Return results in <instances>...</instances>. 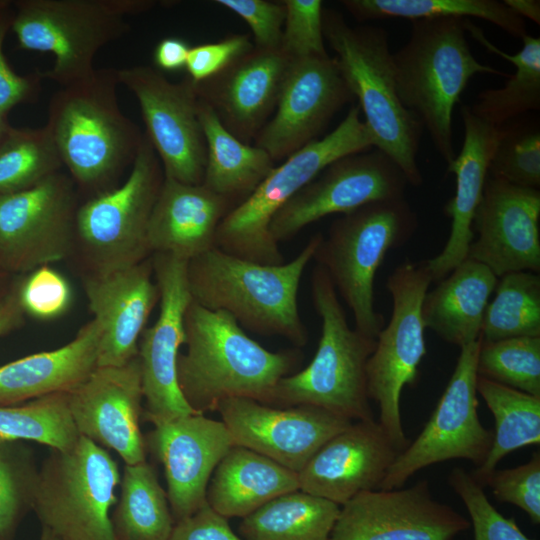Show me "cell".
<instances>
[{"mask_svg": "<svg viewBox=\"0 0 540 540\" xmlns=\"http://www.w3.org/2000/svg\"><path fill=\"white\" fill-rule=\"evenodd\" d=\"M76 186L58 171L0 195V264L13 276L66 259L76 242Z\"/></svg>", "mask_w": 540, "mask_h": 540, "instance_id": "5bb4252c", "label": "cell"}, {"mask_svg": "<svg viewBox=\"0 0 540 540\" xmlns=\"http://www.w3.org/2000/svg\"><path fill=\"white\" fill-rule=\"evenodd\" d=\"M186 350L177 359L180 390L197 413L216 411L224 400L265 403L283 377L298 366V351L272 352L249 337L227 312L192 300L184 315Z\"/></svg>", "mask_w": 540, "mask_h": 540, "instance_id": "6da1fadb", "label": "cell"}, {"mask_svg": "<svg viewBox=\"0 0 540 540\" xmlns=\"http://www.w3.org/2000/svg\"><path fill=\"white\" fill-rule=\"evenodd\" d=\"M489 175L510 184L539 189V121L526 115L498 127V139L489 165Z\"/></svg>", "mask_w": 540, "mask_h": 540, "instance_id": "b9f144b4", "label": "cell"}, {"mask_svg": "<svg viewBox=\"0 0 540 540\" xmlns=\"http://www.w3.org/2000/svg\"><path fill=\"white\" fill-rule=\"evenodd\" d=\"M323 239L314 234L289 262L260 264L217 247L188 261L192 300L230 314L242 328L264 336H280L296 347L308 341L298 310V289L304 270Z\"/></svg>", "mask_w": 540, "mask_h": 540, "instance_id": "3957f363", "label": "cell"}, {"mask_svg": "<svg viewBox=\"0 0 540 540\" xmlns=\"http://www.w3.org/2000/svg\"><path fill=\"white\" fill-rule=\"evenodd\" d=\"M143 399L138 356L122 366L97 367L68 393L70 413L80 436L115 451L125 465L146 461L140 429Z\"/></svg>", "mask_w": 540, "mask_h": 540, "instance_id": "44dd1931", "label": "cell"}, {"mask_svg": "<svg viewBox=\"0 0 540 540\" xmlns=\"http://www.w3.org/2000/svg\"><path fill=\"white\" fill-rule=\"evenodd\" d=\"M467 518L436 500L426 479L362 492L340 506L329 540H454Z\"/></svg>", "mask_w": 540, "mask_h": 540, "instance_id": "ac0fdd59", "label": "cell"}, {"mask_svg": "<svg viewBox=\"0 0 540 540\" xmlns=\"http://www.w3.org/2000/svg\"><path fill=\"white\" fill-rule=\"evenodd\" d=\"M460 114L464 128L462 147L447 164V173L455 176V194L443 209L451 218V230L442 251L424 261L432 282L443 279L467 258L474 239L473 220L498 139V127L476 116L469 105H462Z\"/></svg>", "mask_w": 540, "mask_h": 540, "instance_id": "4316f807", "label": "cell"}, {"mask_svg": "<svg viewBox=\"0 0 540 540\" xmlns=\"http://www.w3.org/2000/svg\"><path fill=\"white\" fill-rule=\"evenodd\" d=\"M118 79L137 99L144 134L159 157L164 177L202 184L207 148L196 84L189 78L171 82L147 65L118 69Z\"/></svg>", "mask_w": 540, "mask_h": 540, "instance_id": "9a60e30c", "label": "cell"}, {"mask_svg": "<svg viewBox=\"0 0 540 540\" xmlns=\"http://www.w3.org/2000/svg\"><path fill=\"white\" fill-rule=\"evenodd\" d=\"M188 260L164 253L152 258L159 288V315L144 329L138 343L143 398V417L153 425L195 412L185 400L177 378V359L184 344V315L192 302Z\"/></svg>", "mask_w": 540, "mask_h": 540, "instance_id": "2e32d148", "label": "cell"}, {"mask_svg": "<svg viewBox=\"0 0 540 540\" xmlns=\"http://www.w3.org/2000/svg\"><path fill=\"white\" fill-rule=\"evenodd\" d=\"M540 190L510 184L488 175L473 220L467 258L488 267L496 277L540 271Z\"/></svg>", "mask_w": 540, "mask_h": 540, "instance_id": "7402d4cb", "label": "cell"}, {"mask_svg": "<svg viewBox=\"0 0 540 540\" xmlns=\"http://www.w3.org/2000/svg\"><path fill=\"white\" fill-rule=\"evenodd\" d=\"M291 59L281 49L253 48L223 72L196 84L222 124L249 144L275 110Z\"/></svg>", "mask_w": 540, "mask_h": 540, "instance_id": "484cf974", "label": "cell"}, {"mask_svg": "<svg viewBox=\"0 0 540 540\" xmlns=\"http://www.w3.org/2000/svg\"><path fill=\"white\" fill-rule=\"evenodd\" d=\"M431 283L424 261L403 262L389 275L391 316L378 333L366 366L368 397L378 404V422L400 451L410 442L402 425L400 398L405 386L416 385L426 354L421 309Z\"/></svg>", "mask_w": 540, "mask_h": 540, "instance_id": "7c38bea8", "label": "cell"}, {"mask_svg": "<svg viewBox=\"0 0 540 540\" xmlns=\"http://www.w3.org/2000/svg\"><path fill=\"white\" fill-rule=\"evenodd\" d=\"M198 117L207 148L202 184L231 202H242L272 171L274 161L262 148L234 136L200 97Z\"/></svg>", "mask_w": 540, "mask_h": 540, "instance_id": "1f68e13d", "label": "cell"}, {"mask_svg": "<svg viewBox=\"0 0 540 540\" xmlns=\"http://www.w3.org/2000/svg\"><path fill=\"white\" fill-rule=\"evenodd\" d=\"M448 484L467 509L474 540H533L522 532L514 518H506L490 503L484 487L471 473L454 467Z\"/></svg>", "mask_w": 540, "mask_h": 540, "instance_id": "ee69618b", "label": "cell"}, {"mask_svg": "<svg viewBox=\"0 0 540 540\" xmlns=\"http://www.w3.org/2000/svg\"><path fill=\"white\" fill-rule=\"evenodd\" d=\"M80 437L68 393L42 396L24 405L0 406V440L33 441L50 449L68 450Z\"/></svg>", "mask_w": 540, "mask_h": 540, "instance_id": "f35d334b", "label": "cell"}, {"mask_svg": "<svg viewBox=\"0 0 540 540\" xmlns=\"http://www.w3.org/2000/svg\"><path fill=\"white\" fill-rule=\"evenodd\" d=\"M155 4L152 0H20L11 29L19 48L54 55L43 79L66 87L89 78L96 70L97 52L130 32L127 16Z\"/></svg>", "mask_w": 540, "mask_h": 540, "instance_id": "9c48e42d", "label": "cell"}, {"mask_svg": "<svg viewBox=\"0 0 540 540\" xmlns=\"http://www.w3.org/2000/svg\"><path fill=\"white\" fill-rule=\"evenodd\" d=\"M62 167L46 126H9L0 139V195L27 190Z\"/></svg>", "mask_w": 540, "mask_h": 540, "instance_id": "ab89813d", "label": "cell"}, {"mask_svg": "<svg viewBox=\"0 0 540 540\" xmlns=\"http://www.w3.org/2000/svg\"><path fill=\"white\" fill-rule=\"evenodd\" d=\"M38 470L26 444L0 440V540H12L23 517L32 510Z\"/></svg>", "mask_w": 540, "mask_h": 540, "instance_id": "7bdbcfd3", "label": "cell"}, {"mask_svg": "<svg viewBox=\"0 0 540 540\" xmlns=\"http://www.w3.org/2000/svg\"><path fill=\"white\" fill-rule=\"evenodd\" d=\"M253 48L248 34H232L218 42L192 46L185 65L188 78L195 84L210 80Z\"/></svg>", "mask_w": 540, "mask_h": 540, "instance_id": "681fc988", "label": "cell"}, {"mask_svg": "<svg viewBox=\"0 0 540 540\" xmlns=\"http://www.w3.org/2000/svg\"><path fill=\"white\" fill-rule=\"evenodd\" d=\"M495 499L517 506L533 524L540 523V454L514 468L495 469L485 482Z\"/></svg>", "mask_w": 540, "mask_h": 540, "instance_id": "7dc6e473", "label": "cell"}, {"mask_svg": "<svg viewBox=\"0 0 540 540\" xmlns=\"http://www.w3.org/2000/svg\"><path fill=\"white\" fill-rule=\"evenodd\" d=\"M503 2L522 19L525 17L538 25L540 24L539 0H504Z\"/></svg>", "mask_w": 540, "mask_h": 540, "instance_id": "11a10c76", "label": "cell"}, {"mask_svg": "<svg viewBox=\"0 0 540 540\" xmlns=\"http://www.w3.org/2000/svg\"><path fill=\"white\" fill-rule=\"evenodd\" d=\"M481 338L460 347L452 376L419 435L399 453L380 489L404 487L416 472L451 459L485 461L493 431L480 421L477 407V357Z\"/></svg>", "mask_w": 540, "mask_h": 540, "instance_id": "4fadbf2b", "label": "cell"}, {"mask_svg": "<svg viewBox=\"0 0 540 540\" xmlns=\"http://www.w3.org/2000/svg\"><path fill=\"white\" fill-rule=\"evenodd\" d=\"M466 33L464 19L413 20L408 41L393 53L400 101L420 120L446 164L456 156L452 116L468 82L476 74L508 76L475 58Z\"/></svg>", "mask_w": 540, "mask_h": 540, "instance_id": "5b68a950", "label": "cell"}, {"mask_svg": "<svg viewBox=\"0 0 540 540\" xmlns=\"http://www.w3.org/2000/svg\"><path fill=\"white\" fill-rule=\"evenodd\" d=\"M12 277L13 275L7 272L0 264V304L5 299L12 287L14 281V278Z\"/></svg>", "mask_w": 540, "mask_h": 540, "instance_id": "9f6ffc18", "label": "cell"}, {"mask_svg": "<svg viewBox=\"0 0 540 540\" xmlns=\"http://www.w3.org/2000/svg\"><path fill=\"white\" fill-rule=\"evenodd\" d=\"M354 100L334 57L291 59L274 114L256 146L282 160L317 139L334 115Z\"/></svg>", "mask_w": 540, "mask_h": 540, "instance_id": "d6986e66", "label": "cell"}, {"mask_svg": "<svg viewBox=\"0 0 540 540\" xmlns=\"http://www.w3.org/2000/svg\"><path fill=\"white\" fill-rule=\"evenodd\" d=\"M168 540H245L208 504L175 523Z\"/></svg>", "mask_w": 540, "mask_h": 540, "instance_id": "816d5d0a", "label": "cell"}, {"mask_svg": "<svg viewBox=\"0 0 540 540\" xmlns=\"http://www.w3.org/2000/svg\"><path fill=\"white\" fill-rule=\"evenodd\" d=\"M340 506L301 490L285 493L242 518L245 540H329Z\"/></svg>", "mask_w": 540, "mask_h": 540, "instance_id": "836d02e7", "label": "cell"}, {"mask_svg": "<svg viewBox=\"0 0 540 540\" xmlns=\"http://www.w3.org/2000/svg\"><path fill=\"white\" fill-rule=\"evenodd\" d=\"M353 104L338 126L292 155L235 205L221 221L216 235L220 250L260 264L283 263L279 244L269 226L274 215L326 167L345 156L373 147L371 135Z\"/></svg>", "mask_w": 540, "mask_h": 540, "instance_id": "52a82bcc", "label": "cell"}, {"mask_svg": "<svg viewBox=\"0 0 540 540\" xmlns=\"http://www.w3.org/2000/svg\"><path fill=\"white\" fill-rule=\"evenodd\" d=\"M477 394L495 421L491 448L483 464L473 472L483 487L497 464L509 453L540 442V397L478 376Z\"/></svg>", "mask_w": 540, "mask_h": 540, "instance_id": "e575fe53", "label": "cell"}, {"mask_svg": "<svg viewBox=\"0 0 540 540\" xmlns=\"http://www.w3.org/2000/svg\"><path fill=\"white\" fill-rule=\"evenodd\" d=\"M3 12H0V113L6 116L16 105L36 99L43 76L39 72L18 75L7 63L3 42L11 27L12 18H7Z\"/></svg>", "mask_w": 540, "mask_h": 540, "instance_id": "f907efd6", "label": "cell"}, {"mask_svg": "<svg viewBox=\"0 0 540 540\" xmlns=\"http://www.w3.org/2000/svg\"><path fill=\"white\" fill-rule=\"evenodd\" d=\"M203 184L164 177L147 232L151 253L190 260L216 247L218 227L234 207Z\"/></svg>", "mask_w": 540, "mask_h": 540, "instance_id": "83f0119b", "label": "cell"}, {"mask_svg": "<svg viewBox=\"0 0 540 540\" xmlns=\"http://www.w3.org/2000/svg\"><path fill=\"white\" fill-rule=\"evenodd\" d=\"M497 282L488 267L466 258L426 292L421 309L425 328L459 347L478 340Z\"/></svg>", "mask_w": 540, "mask_h": 540, "instance_id": "f546056e", "label": "cell"}, {"mask_svg": "<svg viewBox=\"0 0 540 540\" xmlns=\"http://www.w3.org/2000/svg\"><path fill=\"white\" fill-rule=\"evenodd\" d=\"M401 451L378 421H353L331 437L298 473L299 490L342 506L380 489Z\"/></svg>", "mask_w": 540, "mask_h": 540, "instance_id": "cb8c5ba5", "label": "cell"}, {"mask_svg": "<svg viewBox=\"0 0 540 540\" xmlns=\"http://www.w3.org/2000/svg\"><path fill=\"white\" fill-rule=\"evenodd\" d=\"M120 481L107 449L81 436L40 465L32 510L59 540H114L110 510Z\"/></svg>", "mask_w": 540, "mask_h": 540, "instance_id": "30bf717a", "label": "cell"}, {"mask_svg": "<svg viewBox=\"0 0 540 540\" xmlns=\"http://www.w3.org/2000/svg\"><path fill=\"white\" fill-rule=\"evenodd\" d=\"M8 127L6 116L0 113V139Z\"/></svg>", "mask_w": 540, "mask_h": 540, "instance_id": "680465c9", "label": "cell"}, {"mask_svg": "<svg viewBox=\"0 0 540 540\" xmlns=\"http://www.w3.org/2000/svg\"><path fill=\"white\" fill-rule=\"evenodd\" d=\"M100 328L92 319L67 344L0 366V406L69 393L97 368Z\"/></svg>", "mask_w": 540, "mask_h": 540, "instance_id": "f1b7e54d", "label": "cell"}, {"mask_svg": "<svg viewBox=\"0 0 540 540\" xmlns=\"http://www.w3.org/2000/svg\"><path fill=\"white\" fill-rule=\"evenodd\" d=\"M118 69L102 68L61 87L50 99L45 125L63 166L89 198L116 187L132 166L143 133L120 109Z\"/></svg>", "mask_w": 540, "mask_h": 540, "instance_id": "7a4b0ae2", "label": "cell"}, {"mask_svg": "<svg viewBox=\"0 0 540 540\" xmlns=\"http://www.w3.org/2000/svg\"><path fill=\"white\" fill-rule=\"evenodd\" d=\"M38 540H59L49 529L42 527Z\"/></svg>", "mask_w": 540, "mask_h": 540, "instance_id": "6f0895ef", "label": "cell"}, {"mask_svg": "<svg viewBox=\"0 0 540 540\" xmlns=\"http://www.w3.org/2000/svg\"><path fill=\"white\" fill-rule=\"evenodd\" d=\"M341 4L360 22L402 18L418 19L480 18L513 37L527 34L524 19L498 0H344Z\"/></svg>", "mask_w": 540, "mask_h": 540, "instance_id": "8d00e7d4", "label": "cell"}, {"mask_svg": "<svg viewBox=\"0 0 540 540\" xmlns=\"http://www.w3.org/2000/svg\"><path fill=\"white\" fill-rule=\"evenodd\" d=\"M163 180L159 157L143 133L125 181L79 205L76 240L92 273H107L148 259V225Z\"/></svg>", "mask_w": 540, "mask_h": 540, "instance_id": "8fae6325", "label": "cell"}, {"mask_svg": "<svg viewBox=\"0 0 540 540\" xmlns=\"http://www.w3.org/2000/svg\"><path fill=\"white\" fill-rule=\"evenodd\" d=\"M111 524L114 540H168L175 521L167 493L147 461L124 466Z\"/></svg>", "mask_w": 540, "mask_h": 540, "instance_id": "d590c367", "label": "cell"}, {"mask_svg": "<svg viewBox=\"0 0 540 540\" xmlns=\"http://www.w3.org/2000/svg\"><path fill=\"white\" fill-rule=\"evenodd\" d=\"M418 216L405 197L365 204L337 218L313 259L352 311L355 329L376 338L384 327L374 304L376 273L390 250L406 244Z\"/></svg>", "mask_w": 540, "mask_h": 540, "instance_id": "ba28073f", "label": "cell"}, {"mask_svg": "<svg viewBox=\"0 0 540 540\" xmlns=\"http://www.w3.org/2000/svg\"><path fill=\"white\" fill-rule=\"evenodd\" d=\"M24 316L25 313L19 302L16 276L9 293L0 304V337L22 325Z\"/></svg>", "mask_w": 540, "mask_h": 540, "instance_id": "db71d44e", "label": "cell"}, {"mask_svg": "<svg viewBox=\"0 0 540 540\" xmlns=\"http://www.w3.org/2000/svg\"><path fill=\"white\" fill-rule=\"evenodd\" d=\"M145 445L162 463L175 523L207 504L212 474L236 445L222 421L193 413L157 425Z\"/></svg>", "mask_w": 540, "mask_h": 540, "instance_id": "603a6c76", "label": "cell"}, {"mask_svg": "<svg viewBox=\"0 0 540 540\" xmlns=\"http://www.w3.org/2000/svg\"><path fill=\"white\" fill-rule=\"evenodd\" d=\"M407 185L401 169L376 148L345 156L326 167L274 215L270 234L279 244L325 216L405 197Z\"/></svg>", "mask_w": 540, "mask_h": 540, "instance_id": "e0dca14e", "label": "cell"}, {"mask_svg": "<svg viewBox=\"0 0 540 540\" xmlns=\"http://www.w3.org/2000/svg\"><path fill=\"white\" fill-rule=\"evenodd\" d=\"M216 411L236 445L296 473L324 443L353 422L314 406L277 407L246 397L224 400Z\"/></svg>", "mask_w": 540, "mask_h": 540, "instance_id": "ffe728a7", "label": "cell"}, {"mask_svg": "<svg viewBox=\"0 0 540 540\" xmlns=\"http://www.w3.org/2000/svg\"><path fill=\"white\" fill-rule=\"evenodd\" d=\"M18 297L25 313L35 319L52 320L65 314L73 301L68 280L49 265L17 276Z\"/></svg>", "mask_w": 540, "mask_h": 540, "instance_id": "f6af8a7d", "label": "cell"}, {"mask_svg": "<svg viewBox=\"0 0 540 540\" xmlns=\"http://www.w3.org/2000/svg\"><path fill=\"white\" fill-rule=\"evenodd\" d=\"M477 374L540 397V337L521 336L497 341L481 339Z\"/></svg>", "mask_w": 540, "mask_h": 540, "instance_id": "60d3db41", "label": "cell"}, {"mask_svg": "<svg viewBox=\"0 0 540 540\" xmlns=\"http://www.w3.org/2000/svg\"><path fill=\"white\" fill-rule=\"evenodd\" d=\"M311 297L321 319L315 355L304 369L280 379L264 404L309 405L351 421L375 419L366 366L376 338L349 326L333 283L319 265L312 272Z\"/></svg>", "mask_w": 540, "mask_h": 540, "instance_id": "8992f818", "label": "cell"}, {"mask_svg": "<svg viewBox=\"0 0 540 540\" xmlns=\"http://www.w3.org/2000/svg\"><path fill=\"white\" fill-rule=\"evenodd\" d=\"M299 490L298 473L243 446L234 445L215 468L207 504L226 518H244L271 500Z\"/></svg>", "mask_w": 540, "mask_h": 540, "instance_id": "4dcf8cb0", "label": "cell"}, {"mask_svg": "<svg viewBox=\"0 0 540 540\" xmlns=\"http://www.w3.org/2000/svg\"><path fill=\"white\" fill-rule=\"evenodd\" d=\"M495 296L486 307L481 325L483 341L512 337H540V276L530 271L510 272L498 278Z\"/></svg>", "mask_w": 540, "mask_h": 540, "instance_id": "74e56055", "label": "cell"}, {"mask_svg": "<svg viewBox=\"0 0 540 540\" xmlns=\"http://www.w3.org/2000/svg\"><path fill=\"white\" fill-rule=\"evenodd\" d=\"M281 51L290 59L328 55L321 0H284Z\"/></svg>", "mask_w": 540, "mask_h": 540, "instance_id": "bcb514c9", "label": "cell"}, {"mask_svg": "<svg viewBox=\"0 0 540 540\" xmlns=\"http://www.w3.org/2000/svg\"><path fill=\"white\" fill-rule=\"evenodd\" d=\"M323 34L358 100L373 147L401 169L408 185L420 186L423 176L417 156L424 128L398 96L388 32L375 25L352 27L340 12L323 9Z\"/></svg>", "mask_w": 540, "mask_h": 540, "instance_id": "277c9868", "label": "cell"}, {"mask_svg": "<svg viewBox=\"0 0 540 540\" xmlns=\"http://www.w3.org/2000/svg\"><path fill=\"white\" fill-rule=\"evenodd\" d=\"M152 259L107 273H91L84 289L100 328L97 367L122 366L138 355V343L160 299Z\"/></svg>", "mask_w": 540, "mask_h": 540, "instance_id": "d4e9b609", "label": "cell"}, {"mask_svg": "<svg viewBox=\"0 0 540 540\" xmlns=\"http://www.w3.org/2000/svg\"><path fill=\"white\" fill-rule=\"evenodd\" d=\"M191 46L181 38L166 37L157 43L153 59L157 69L162 71H178L185 68Z\"/></svg>", "mask_w": 540, "mask_h": 540, "instance_id": "f5cc1de1", "label": "cell"}, {"mask_svg": "<svg viewBox=\"0 0 540 540\" xmlns=\"http://www.w3.org/2000/svg\"><path fill=\"white\" fill-rule=\"evenodd\" d=\"M10 4V1L6 0H0V12L4 11V9Z\"/></svg>", "mask_w": 540, "mask_h": 540, "instance_id": "91938a15", "label": "cell"}, {"mask_svg": "<svg viewBox=\"0 0 540 540\" xmlns=\"http://www.w3.org/2000/svg\"><path fill=\"white\" fill-rule=\"evenodd\" d=\"M215 3L232 11L249 26L258 49H280L285 5L283 1L216 0Z\"/></svg>", "mask_w": 540, "mask_h": 540, "instance_id": "c3c4849f", "label": "cell"}, {"mask_svg": "<svg viewBox=\"0 0 540 540\" xmlns=\"http://www.w3.org/2000/svg\"><path fill=\"white\" fill-rule=\"evenodd\" d=\"M464 27L487 51L494 53L516 67L513 75L501 88L481 91L471 111L485 122L499 127L515 118L540 109V38L526 34L522 48L509 54L485 36L481 28L470 19H464Z\"/></svg>", "mask_w": 540, "mask_h": 540, "instance_id": "d6a6232c", "label": "cell"}]
</instances>
